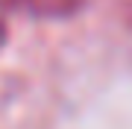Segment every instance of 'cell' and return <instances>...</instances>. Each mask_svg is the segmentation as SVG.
Returning <instances> with one entry per match:
<instances>
[{
  "mask_svg": "<svg viewBox=\"0 0 132 129\" xmlns=\"http://www.w3.org/2000/svg\"><path fill=\"white\" fill-rule=\"evenodd\" d=\"M0 9L27 15V18H44V21H62L82 9V0H0Z\"/></svg>",
  "mask_w": 132,
  "mask_h": 129,
  "instance_id": "obj_1",
  "label": "cell"
},
{
  "mask_svg": "<svg viewBox=\"0 0 132 129\" xmlns=\"http://www.w3.org/2000/svg\"><path fill=\"white\" fill-rule=\"evenodd\" d=\"M6 44V24H3V18H0V47Z\"/></svg>",
  "mask_w": 132,
  "mask_h": 129,
  "instance_id": "obj_2",
  "label": "cell"
}]
</instances>
